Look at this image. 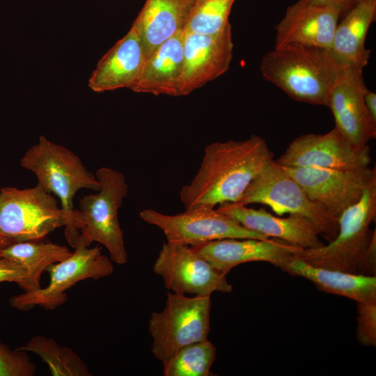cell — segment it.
<instances>
[{
  "label": "cell",
  "mask_w": 376,
  "mask_h": 376,
  "mask_svg": "<svg viewBox=\"0 0 376 376\" xmlns=\"http://www.w3.org/2000/svg\"><path fill=\"white\" fill-rule=\"evenodd\" d=\"M376 217V178L361 199L338 219L336 236L327 245L300 248L295 256L315 267L359 274L366 252L375 231L370 229Z\"/></svg>",
  "instance_id": "277c9868"
},
{
  "label": "cell",
  "mask_w": 376,
  "mask_h": 376,
  "mask_svg": "<svg viewBox=\"0 0 376 376\" xmlns=\"http://www.w3.org/2000/svg\"><path fill=\"white\" fill-rule=\"evenodd\" d=\"M345 68L331 49L295 44L275 47L260 63L263 77L292 99L324 106Z\"/></svg>",
  "instance_id": "7a4b0ae2"
},
{
  "label": "cell",
  "mask_w": 376,
  "mask_h": 376,
  "mask_svg": "<svg viewBox=\"0 0 376 376\" xmlns=\"http://www.w3.org/2000/svg\"><path fill=\"white\" fill-rule=\"evenodd\" d=\"M195 0H146L132 27L146 58L162 43L185 29Z\"/></svg>",
  "instance_id": "44dd1931"
},
{
  "label": "cell",
  "mask_w": 376,
  "mask_h": 376,
  "mask_svg": "<svg viewBox=\"0 0 376 376\" xmlns=\"http://www.w3.org/2000/svg\"><path fill=\"white\" fill-rule=\"evenodd\" d=\"M75 251L63 260L46 269L49 276L45 288L24 291L11 297L10 305L19 311H27L35 306L54 310L67 301L66 291L85 279H99L111 275L113 266L110 258L102 253V247L78 244Z\"/></svg>",
  "instance_id": "9c48e42d"
},
{
  "label": "cell",
  "mask_w": 376,
  "mask_h": 376,
  "mask_svg": "<svg viewBox=\"0 0 376 376\" xmlns=\"http://www.w3.org/2000/svg\"><path fill=\"white\" fill-rule=\"evenodd\" d=\"M217 349L208 340L189 344L163 363L164 376H210Z\"/></svg>",
  "instance_id": "484cf974"
},
{
  "label": "cell",
  "mask_w": 376,
  "mask_h": 376,
  "mask_svg": "<svg viewBox=\"0 0 376 376\" xmlns=\"http://www.w3.org/2000/svg\"><path fill=\"white\" fill-rule=\"evenodd\" d=\"M238 203L244 205H265L278 216L289 214L304 217L329 242L338 231V219L312 201L303 188L274 159L254 178Z\"/></svg>",
  "instance_id": "52a82bcc"
},
{
  "label": "cell",
  "mask_w": 376,
  "mask_h": 376,
  "mask_svg": "<svg viewBox=\"0 0 376 376\" xmlns=\"http://www.w3.org/2000/svg\"><path fill=\"white\" fill-rule=\"evenodd\" d=\"M303 188L308 198L331 215L339 219L357 203L376 178L375 167L336 170L318 167H283Z\"/></svg>",
  "instance_id": "7c38bea8"
},
{
  "label": "cell",
  "mask_w": 376,
  "mask_h": 376,
  "mask_svg": "<svg viewBox=\"0 0 376 376\" xmlns=\"http://www.w3.org/2000/svg\"><path fill=\"white\" fill-rule=\"evenodd\" d=\"M363 70L346 67L329 96V107L335 119V128L354 146L363 148L376 136V122L364 102L368 89Z\"/></svg>",
  "instance_id": "5bb4252c"
},
{
  "label": "cell",
  "mask_w": 376,
  "mask_h": 376,
  "mask_svg": "<svg viewBox=\"0 0 376 376\" xmlns=\"http://www.w3.org/2000/svg\"><path fill=\"white\" fill-rule=\"evenodd\" d=\"M274 161L283 167L347 171L369 167L371 156L368 146H354L334 127L325 134H308L295 139Z\"/></svg>",
  "instance_id": "4fadbf2b"
},
{
  "label": "cell",
  "mask_w": 376,
  "mask_h": 376,
  "mask_svg": "<svg viewBox=\"0 0 376 376\" xmlns=\"http://www.w3.org/2000/svg\"><path fill=\"white\" fill-rule=\"evenodd\" d=\"M357 304V337L364 346L376 345V303Z\"/></svg>",
  "instance_id": "f1b7e54d"
},
{
  "label": "cell",
  "mask_w": 376,
  "mask_h": 376,
  "mask_svg": "<svg viewBox=\"0 0 376 376\" xmlns=\"http://www.w3.org/2000/svg\"><path fill=\"white\" fill-rule=\"evenodd\" d=\"M18 350L37 354L49 367L53 376H91L82 359L72 349L54 339L41 335L32 337Z\"/></svg>",
  "instance_id": "d4e9b609"
},
{
  "label": "cell",
  "mask_w": 376,
  "mask_h": 376,
  "mask_svg": "<svg viewBox=\"0 0 376 376\" xmlns=\"http://www.w3.org/2000/svg\"><path fill=\"white\" fill-rule=\"evenodd\" d=\"M68 224L55 198L38 184L0 189V234L11 243L39 241Z\"/></svg>",
  "instance_id": "ba28073f"
},
{
  "label": "cell",
  "mask_w": 376,
  "mask_h": 376,
  "mask_svg": "<svg viewBox=\"0 0 376 376\" xmlns=\"http://www.w3.org/2000/svg\"><path fill=\"white\" fill-rule=\"evenodd\" d=\"M153 271L168 290L177 294L210 296L214 292L233 290L226 274L185 244L164 243Z\"/></svg>",
  "instance_id": "8fae6325"
},
{
  "label": "cell",
  "mask_w": 376,
  "mask_h": 376,
  "mask_svg": "<svg viewBox=\"0 0 376 376\" xmlns=\"http://www.w3.org/2000/svg\"><path fill=\"white\" fill-rule=\"evenodd\" d=\"M1 282L16 283L24 291L38 289L24 267L0 256V283Z\"/></svg>",
  "instance_id": "f546056e"
},
{
  "label": "cell",
  "mask_w": 376,
  "mask_h": 376,
  "mask_svg": "<svg viewBox=\"0 0 376 376\" xmlns=\"http://www.w3.org/2000/svg\"><path fill=\"white\" fill-rule=\"evenodd\" d=\"M308 2L322 6L334 7L340 9L343 15L354 6L351 0H307Z\"/></svg>",
  "instance_id": "1f68e13d"
},
{
  "label": "cell",
  "mask_w": 376,
  "mask_h": 376,
  "mask_svg": "<svg viewBox=\"0 0 376 376\" xmlns=\"http://www.w3.org/2000/svg\"><path fill=\"white\" fill-rule=\"evenodd\" d=\"M343 12L299 0L288 7L275 27V47L295 44L331 49Z\"/></svg>",
  "instance_id": "e0dca14e"
},
{
  "label": "cell",
  "mask_w": 376,
  "mask_h": 376,
  "mask_svg": "<svg viewBox=\"0 0 376 376\" xmlns=\"http://www.w3.org/2000/svg\"><path fill=\"white\" fill-rule=\"evenodd\" d=\"M12 243L0 234V249Z\"/></svg>",
  "instance_id": "836d02e7"
},
{
  "label": "cell",
  "mask_w": 376,
  "mask_h": 376,
  "mask_svg": "<svg viewBox=\"0 0 376 376\" xmlns=\"http://www.w3.org/2000/svg\"><path fill=\"white\" fill-rule=\"evenodd\" d=\"M376 232L375 231L361 263L359 274L375 276L376 272Z\"/></svg>",
  "instance_id": "4dcf8cb0"
},
{
  "label": "cell",
  "mask_w": 376,
  "mask_h": 376,
  "mask_svg": "<svg viewBox=\"0 0 376 376\" xmlns=\"http://www.w3.org/2000/svg\"><path fill=\"white\" fill-rule=\"evenodd\" d=\"M139 216L145 222L160 228L166 242L188 246L226 238H269L247 229L214 207L187 209L174 215L144 209Z\"/></svg>",
  "instance_id": "30bf717a"
},
{
  "label": "cell",
  "mask_w": 376,
  "mask_h": 376,
  "mask_svg": "<svg viewBox=\"0 0 376 376\" xmlns=\"http://www.w3.org/2000/svg\"><path fill=\"white\" fill-rule=\"evenodd\" d=\"M183 49L182 95H187L228 70L233 54L230 23L214 34H199L185 29Z\"/></svg>",
  "instance_id": "9a60e30c"
},
{
  "label": "cell",
  "mask_w": 376,
  "mask_h": 376,
  "mask_svg": "<svg viewBox=\"0 0 376 376\" xmlns=\"http://www.w3.org/2000/svg\"><path fill=\"white\" fill-rule=\"evenodd\" d=\"M217 210L249 230L267 237L282 240L301 249L323 245L319 230L308 219L295 214L274 216L264 208L253 209L239 203H226Z\"/></svg>",
  "instance_id": "ac0fdd59"
},
{
  "label": "cell",
  "mask_w": 376,
  "mask_h": 376,
  "mask_svg": "<svg viewBox=\"0 0 376 376\" xmlns=\"http://www.w3.org/2000/svg\"><path fill=\"white\" fill-rule=\"evenodd\" d=\"M345 15L338 23L331 49L344 66L363 70L370 54L365 41L375 19L376 0H360Z\"/></svg>",
  "instance_id": "7402d4cb"
},
{
  "label": "cell",
  "mask_w": 376,
  "mask_h": 376,
  "mask_svg": "<svg viewBox=\"0 0 376 376\" xmlns=\"http://www.w3.org/2000/svg\"><path fill=\"white\" fill-rule=\"evenodd\" d=\"M360 0H351V1L352 2V3L354 5L357 2H358Z\"/></svg>",
  "instance_id": "e575fe53"
},
{
  "label": "cell",
  "mask_w": 376,
  "mask_h": 376,
  "mask_svg": "<svg viewBox=\"0 0 376 376\" xmlns=\"http://www.w3.org/2000/svg\"><path fill=\"white\" fill-rule=\"evenodd\" d=\"M19 163L36 175L39 185L59 198L68 219L65 227L73 216L76 193L81 189L97 191L100 187L95 175L88 171L75 153L44 136L25 152Z\"/></svg>",
  "instance_id": "5b68a950"
},
{
  "label": "cell",
  "mask_w": 376,
  "mask_h": 376,
  "mask_svg": "<svg viewBox=\"0 0 376 376\" xmlns=\"http://www.w3.org/2000/svg\"><path fill=\"white\" fill-rule=\"evenodd\" d=\"M146 59L141 40L131 27L99 61L89 79L88 86L97 93L131 88L139 79Z\"/></svg>",
  "instance_id": "d6986e66"
},
{
  "label": "cell",
  "mask_w": 376,
  "mask_h": 376,
  "mask_svg": "<svg viewBox=\"0 0 376 376\" xmlns=\"http://www.w3.org/2000/svg\"><path fill=\"white\" fill-rule=\"evenodd\" d=\"M236 0H195L185 29L199 34H214L228 24Z\"/></svg>",
  "instance_id": "4316f807"
},
{
  "label": "cell",
  "mask_w": 376,
  "mask_h": 376,
  "mask_svg": "<svg viewBox=\"0 0 376 376\" xmlns=\"http://www.w3.org/2000/svg\"><path fill=\"white\" fill-rule=\"evenodd\" d=\"M273 157L265 139L255 134L243 141L207 145L196 174L180 191L185 210L240 202L249 185Z\"/></svg>",
  "instance_id": "6da1fadb"
},
{
  "label": "cell",
  "mask_w": 376,
  "mask_h": 376,
  "mask_svg": "<svg viewBox=\"0 0 376 376\" xmlns=\"http://www.w3.org/2000/svg\"><path fill=\"white\" fill-rule=\"evenodd\" d=\"M72 253L65 246L38 241L15 242L0 249L1 256L26 269L38 288H40V278L43 272L51 265L67 258Z\"/></svg>",
  "instance_id": "cb8c5ba5"
},
{
  "label": "cell",
  "mask_w": 376,
  "mask_h": 376,
  "mask_svg": "<svg viewBox=\"0 0 376 376\" xmlns=\"http://www.w3.org/2000/svg\"><path fill=\"white\" fill-rule=\"evenodd\" d=\"M364 102L370 116L376 122V94L367 89L364 94Z\"/></svg>",
  "instance_id": "d6a6232c"
},
{
  "label": "cell",
  "mask_w": 376,
  "mask_h": 376,
  "mask_svg": "<svg viewBox=\"0 0 376 376\" xmlns=\"http://www.w3.org/2000/svg\"><path fill=\"white\" fill-rule=\"evenodd\" d=\"M288 274L305 278L319 290L345 297L359 303H376V277L352 274L311 265L295 255L283 269Z\"/></svg>",
  "instance_id": "603a6c76"
},
{
  "label": "cell",
  "mask_w": 376,
  "mask_h": 376,
  "mask_svg": "<svg viewBox=\"0 0 376 376\" xmlns=\"http://www.w3.org/2000/svg\"><path fill=\"white\" fill-rule=\"evenodd\" d=\"M184 30L165 41L149 56L131 90L155 95L182 96Z\"/></svg>",
  "instance_id": "ffe728a7"
},
{
  "label": "cell",
  "mask_w": 376,
  "mask_h": 376,
  "mask_svg": "<svg viewBox=\"0 0 376 376\" xmlns=\"http://www.w3.org/2000/svg\"><path fill=\"white\" fill-rule=\"evenodd\" d=\"M95 176L99 191L79 200L70 225L65 227V237L72 248L96 242L107 249L112 262L123 265L128 256L118 212L128 185L123 173L109 167L97 169Z\"/></svg>",
  "instance_id": "3957f363"
},
{
  "label": "cell",
  "mask_w": 376,
  "mask_h": 376,
  "mask_svg": "<svg viewBox=\"0 0 376 376\" xmlns=\"http://www.w3.org/2000/svg\"><path fill=\"white\" fill-rule=\"evenodd\" d=\"M189 246L226 274L248 262H267L283 269L300 249L276 238H226Z\"/></svg>",
  "instance_id": "2e32d148"
},
{
  "label": "cell",
  "mask_w": 376,
  "mask_h": 376,
  "mask_svg": "<svg viewBox=\"0 0 376 376\" xmlns=\"http://www.w3.org/2000/svg\"><path fill=\"white\" fill-rule=\"evenodd\" d=\"M210 296L187 297L169 292L160 312H153L148 323L152 338L151 352L164 362L182 347L207 339L210 329Z\"/></svg>",
  "instance_id": "8992f818"
},
{
  "label": "cell",
  "mask_w": 376,
  "mask_h": 376,
  "mask_svg": "<svg viewBox=\"0 0 376 376\" xmlns=\"http://www.w3.org/2000/svg\"><path fill=\"white\" fill-rule=\"evenodd\" d=\"M36 370L26 352L12 350L0 340V376H33Z\"/></svg>",
  "instance_id": "83f0119b"
}]
</instances>
